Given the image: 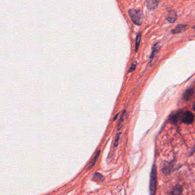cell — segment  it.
Instances as JSON below:
<instances>
[{
    "label": "cell",
    "mask_w": 195,
    "mask_h": 195,
    "mask_svg": "<svg viewBox=\"0 0 195 195\" xmlns=\"http://www.w3.org/2000/svg\"><path fill=\"white\" fill-rule=\"evenodd\" d=\"M129 14L133 22L137 25H140L143 21L144 15L141 10L129 9Z\"/></svg>",
    "instance_id": "cell-1"
},
{
    "label": "cell",
    "mask_w": 195,
    "mask_h": 195,
    "mask_svg": "<svg viewBox=\"0 0 195 195\" xmlns=\"http://www.w3.org/2000/svg\"><path fill=\"white\" fill-rule=\"evenodd\" d=\"M157 177H156V170L155 166H153L151 171V178H150V194L151 195H154L156 189Z\"/></svg>",
    "instance_id": "cell-2"
},
{
    "label": "cell",
    "mask_w": 195,
    "mask_h": 195,
    "mask_svg": "<svg viewBox=\"0 0 195 195\" xmlns=\"http://www.w3.org/2000/svg\"><path fill=\"white\" fill-rule=\"evenodd\" d=\"M181 120L184 123L191 124L194 120V116L191 112L186 111L184 113H182Z\"/></svg>",
    "instance_id": "cell-3"
},
{
    "label": "cell",
    "mask_w": 195,
    "mask_h": 195,
    "mask_svg": "<svg viewBox=\"0 0 195 195\" xmlns=\"http://www.w3.org/2000/svg\"><path fill=\"white\" fill-rule=\"evenodd\" d=\"M159 3V2L157 1H147V5L148 9L152 10L155 9Z\"/></svg>",
    "instance_id": "cell-4"
},
{
    "label": "cell",
    "mask_w": 195,
    "mask_h": 195,
    "mask_svg": "<svg viewBox=\"0 0 195 195\" xmlns=\"http://www.w3.org/2000/svg\"><path fill=\"white\" fill-rule=\"evenodd\" d=\"M177 18L176 13L175 11H171L168 14L167 20L170 22H173L176 21Z\"/></svg>",
    "instance_id": "cell-5"
},
{
    "label": "cell",
    "mask_w": 195,
    "mask_h": 195,
    "mask_svg": "<svg viewBox=\"0 0 195 195\" xmlns=\"http://www.w3.org/2000/svg\"><path fill=\"white\" fill-rule=\"evenodd\" d=\"M186 26L185 25H179L176 27L174 29L172 30V32L173 33H178L183 32L186 29Z\"/></svg>",
    "instance_id": "cell-6"
},
{
    "label": "cell",
    "mask_w": 195,
    "mask_h": 195,
    "mask_svg": "<svg viewBox=\"0 0 195 195\" xmlns=\"http://www.w3.org/2000/svg\"><path fill=\"white\" fill-rule=\"evenodd\" d=\"M194 90L193 89L190 88L187 89L183 95L184 99L186 101L188 100L191 97V96L194 94Z\"/></svg>",
    "instance_id": "cell-7"
},
{
    "label": "cell",
    "mask_w": 195,
    "mask_h": 195,
    "mask_svg": "<svg viewBox=\"0 0 195 195\" xmlns=\"http://www.w3.org/2000/svg\"><path fill=\"white\" fill-rule=\"evenodd\" d=\"M104 179V177L99 173H95L92 177V180L96 182H103Z\"/></svg>",
    "instance_id": "cell-8"
},
{
    "label": "cell",
    "mask_w": 195,
    "mask_h": 195,
    "mask_svg": "<svg viewBox=\"0 0 195 195\" xmlns=\"http://www.w3.org/2000/svg\"><path fill=\"white\" fill-rule=\"evenodd\" d=\"M181 188L179 186H176L173 189L172 195H181Z\"/></svg>",
    "instance_id": "cell-9"
},
{
    "label": "cell",
    "mask_w": 195,
    "mask_h": 195,
    "mask_svg": "<svg viewBox=\"0 0 195 195\" xmlns=\"http://www.w3.org/2000/svg\"><path fill=\"white\" fill-rule=\"evenodd\" d=\"M100 152V151H98V152L96 153V155H95V157H94V159H93V160L92 161V162L90 163V165L89 166L88 169L92 168L95 165V164H96V161H97V160H98V156H99Z\"/></svg>",
    "instance_id": "cell-10"
},
{
    "label": "cell",
    "mask_w": 195,
    "mask_h": 195,
    "mask_svg": "<svg viewBox=\"0 0 195 195\" xmlns=\"http://www.w3.org/2000/svg\"><path fill=\"white\" fill-rule=\"evenodd\" d=\"M141 37H142V34L139 33L137 37H136V51L137 52L138 50V48L139 47V45L140 43V41H141Z\"/></svg>",
    "instance_id": "cell-11"
},
{
    "label": "cell",
    "mask_w": 195,
    "mask_h": 195,
    "mask_svg": "<svg viewBox=\"0 0 195 195\" xmlns=\"http://www.w3.org/2000/svg\"><path fill=\"white\" fill-rule=\"evenodd\" d=\"M153 51H152V53L151 54V58H152L153 56H154V54H155V53L160 48V46L158 44H156L153 47Z\"/></svg>",
    "instance_id": "cell-12"
},
{
    "label": "cell",
    "mask_w": 195,
    "mask_h": 195,
    "mask_svg": "<svg viewBox=\"0 0 195 195\" xmlns=\"http://www.w3.org/2000/svg\"><path fill=\"white\" fill-rule=\"evenodd\" d=\"M125 112V110H124L121 114V115L120 116V121H119V123H118V130L120 129L121 126V123L123 120V117H124V113Z\"/></svg>",
    "instance_id": "cell-13"
},
{
    "label": "cell",
    "mask_w": 195,
    "mask_h": 195,
    "mask_svg": "<svg viewBox=\"0 0 195 195\" xmlns=\"http://www.w3.org/2000/svg\"><path fill=\"white\" fill-rule=\"evenodd\" d=\"M120 133H117L116 137L115 142V144H114V146L115 147H117L118 145V140L120 139Z\"/></svg>",
    "instance_id": "cell-14"
},
{
    "label": "cell",
    "mask_w": 195,
    "mask_h": 195,
    "mask_svg": "<svg viewBox=\"0 0 195 195\" xmlns=\"http://www.w3.org/2000/svg\"><path fill=\"white\" fill-rule=\"evenodd\" d=\"M136 62H134L133 63V64L132 65L131 67L130 68V69H129V72H131L134 71V69H135V68H136Z\"/></svg>",
    "instance_id": "cell-15"
},
{
    "label": "cell",
    "mask_w": 195,
    "mask_h": 195,
    "mask_svg": "<svg viewBox=\"0 0 195 195\" xmlns=\"http://www.w3.org/2000/svg\"><path fill=\"white\" fill-rule=\"evenodd\" d=\"M193 109H194V110L195 111V103H194V106H193Z\"/></svg>",
    "instance_id": "cell-16"
},
{
    "label": "cell",
    "mask_w": 195,
    "mask_h": 195,
    "mask_svg": "<svg viewBox=\"0 0 195 195\" xmlns=\"http://www.w3.org/2000/svg\"><path fill=\"white\" fill-rule=\"evenodd\" d=\"M194 29H195V27H194Z\"/></svg>",
    "instance_id": "cell-17"
}]
</instances>
